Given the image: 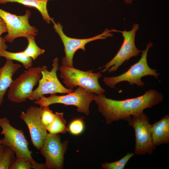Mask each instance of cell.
I'll list each match as a JSON object with an SVG mask.
<instances>
[{"label": "cell", "mask_w": 169, "mask_h": 169, "mask_svg": "<svg viewBox=\"0 0 169 169\" xmlns=\"http://www.w3.org/2000/svg\"><path fill=\"white\" fill-rule=\"evenodd\" d=\"M163 99L161 93L152 89L141 96L121 100L107 98L104 94L96 95L94 101L97 105L99 111L105 118L106 123L110 124L119 120L127 121L131 116L159 104Z\"/></svg>", "instance_id": "obj_1"}, {"label": "cell", "mask_w": 169, "mask_h": 169, "mask_svg": "<svg viewBox=\"0 0 169 169\" xmlns=\"http://www.w3.org/2000/svg\"><path fill=\"white\" fill-rule=\"evenodd\" d=\"M152 46L151 42L148 43L146 49L141 51V57L139 60L131 65L126 71L117 76L104 77L103 81L105 84L110 88H114L116 84L127 81L130 85L135 84L141 87L145 84L141 80L143 77L151 75L158 79L160 74L157 73L156 69L150 68L147 62L148 52Z\"/></svg>", "instance_id": "obj_2"}, {"label": "cell", "mask_w": 169, "mask_h": 169, "mask_svg": "<svg viewBox=\"0 0 169 169\" xmlns=\"http://www.w3.org/2000/svg\"><path fill=\"white\" fill-rule=\"evenodd\" d=\"M59 69V77L63 79L66 87L73 90L76 86L82 87L87 90L100 95L105 92L100 84L98 79L102 76L100 72L94 73L92 70L84 71L62 65Z\"/></svg>", "instance_id": "obj_3"}, {"label": "cell", "mask_w": 169, "mask_h": 169, "mask_svg": "<svg viewBox=\"0 0 169 169\" xmlns=\"http://www.w3.org/2000/svg\"><path fill=\"white\" fill-rule=\"evenodd\" d=\"M96 94L78 87L74 90L68 94L58 95H50L48 97L44 96L34 103L41 108L49 106L55 104H61L66 105H73L77 107V111L88 115L89 113V106L91 102L94 100Z\"/></svg>", "instance_id": "obj_4"}, {"label": "cell", "mask_w": 169, "mask_h": 169, "mask_svg": "<svg viewBox=\"0 0 169 169\" xmlns=\"http://www.w3.org/2000/svg\"><path fill=\"white\" fill-rule=\"evenodd\" d=\"M1 134L3 137L0 139V144L10 148L16 157L29 161L32 164L37 162L32 156V152L28 147V143L22 130L15 128L10 124L7 117L0 118Z\"/></svg>", "instance_id": "obj_5"}, {"label": "cell", "mask_w": 169, "mask_h": 169, "mask_svg": "<svg viewBox=\"0 0 169 169\" xmlns=\"http://www.w3.org/2000/svg\"><path fill=\"white\" fill-rule=\"evenodd\" d=\"M42 67H31L13 80L8 91V99L15 103L25 102L42 77Z\"/></svg>", "instance_id": "obj_6"}, {"label": "cell", "mask_w": 169, "mask_h": 169, "mask_svg": "<svg viewBox=\"0 0 169 169\" xmlns=\"http://www.w3.org/2000/svg\"><path fill=\"white\" fill-rule=\"evenodd\" d=\"M51 21L54 24V28L59 36L64 47V57L62 58V65L68 67H73V58L77 51L81 49L85 51V46L91 41L101 39H105L108 37H112L111 33L114 32V29H105L102 33L92 37L87 38H76L69 37L64 33L63 26L59 23H56L52 18Z\"/></svg>", "instance_id": "obj_7"}, {"label": "cell", "mask_w": 169, "mask_h": 169, "mask_svg": "<svg viewBox=\"0 0 169 169\" xmlns=\"http://www.w3.org/2000/svg\"><path fill=\"white\" fill-rule=\"evenodd\" d=\"M134 130L135 136V154H152L156 148L151 131V124L147 115L143 112L132 116L127 121Z\"/></svg>", "instance_id": "obj_8"}, {"label": "cell", "mask_w": 169, "mask_h": 169, "mask_svg": "<svg viewBox=\"0 0 169 169\" xmlns=\"http://www.w3.org/2000/svg\"><path fill=\"white\" fill-rule=\"evenodd\" d=\"M31 12L28 10L26 11L23 15L13 14L0 8V17L5 24L8 33L4 37L6 41L12 43L15 38L36 36L38 33L35 26H31L28 19Z\"/></svg>", "instance_id": "obj_9"}, {"label": "cell", "mask_w": 169, "mask_h": 169, "mask_svg": "<svg viewBox=\"0 0 169 169\" xmlns=\"http://www.w3.org/2000/svg\"><path fill=\"white\" fill-rule=\"evenodd\" d=\"M59 69L58 59L55 58L53 61L52 68L49 71L46 66L42 67V77L38 81L37 87L33 90L28 99L36 101L47 94L69 93L73 90L64 87L59 80L57 75Z\"/></svg>", "instance_id": "obj_10"}, {"label": "cell", "mask_w": 169, "mask_h": 169, "mask_svg": "<svg viewBox=\"0 0 169 169\" xmlns=\"http://www.w3.org/2000/svg\"><path fill=\"white\" fill-rule=\"evenodd\" d=\"M139 28V24L134 23L132 29L129 31L125 29L121 31L116 30V32L121 33L124 38L122 44L115 56L103 67L101 71L109 73L115 72L125 61L133 57L137 56L140 51L136 47L135 44L136 33Z\"/></svg>", "instance_id": "obj_11"}, {"label": "cell", "mask_w": 169, "mask_h": 169, "mask_svg": "<svg viewBox=\"0 0 169 169\" xmlns=\"http://www.w3.org/2000/svg\"><path fill=\"white\" fill-rule=\"evenodd\" d=\"M68 141L61 142L59 134L48 133L44 143L39 150L45 158V169L63 168L64 154L67 149Z\"/></svg>", "instance_id": "obj_12"}, {"label": "cell", "mask_w": 169, "mask_h": 169, "mask_svg": "<svg viewBox=\"0 0 169 169\" xmlns=\"http://www.w3.org/2000/svg\"><path fill=\"white\" fill-rule=\"evenodd\" d=\"M41 110L40 107L32 106L26 112L22 111L20 115V118L28 127L33 145L39 150L48 133L41 120Z\"/></svg>", "instance_id": "obj_13"}, {"label": "cell", "mask_w": 169, "mask_h": 169, "mask_svg": "<svg viewBox=\"0 0 169 169\" xmlns=\"http://www.w3.org/2000/svg\"><path fill=\"white\" fill-rule=\"evenodd\" d=\"M21 67V65L14 63L12 60H6L4 65L0 68V107L7 90L13 81V75Z\"/></svg>", "instance_id": "obj_14"}, {"label": "cell", "mask_w": 169, "mask_h": 169, "mask_svg": "<svg viewBox=\"0 0 169 169\" xmlns=\"http://www.w3.org/2000/svg\"><path fill=\"white\" fill-rule=\"evenodd\" d=\"M152 141L155 146L169 143V115H165L159 121L151 125Z\"/></svg>", "instance_id": "obj_15"}, {"label": "cell", "mask_w": 169, "mask_h": 169, "mask_svg": "<svg viewBox=\"0 0 169 169\" xmlns=\"http://www.w3.org/2000/svg\"><path fill=\"white\" fill-rule=\"evenodd\" d=\"M47 2L43 0H0V3L5 4L8 3H16L27 6L35 8L39 11L44 21L49 24L52 18H50L48 13Z\"/></svg>", "instance_id": "obj_16"}, {"label": "cell", "mask_w": 169, "mask_h": 169, "mask_svg": "<svg viewBox=\"0 0 169 169\" xmlns=\"http://www.w3.org/2000/svg\"><path fill=\"white\" fill-rule=\"evenodd\" d=\"M55 118L51 124L46 129L49 133L52 134H65L68 131L66 121L63 112H56Z\"/></svg>", "instance_id": "obj_17"}, {"label": "cell", "mask_w": 169, "mask_h": 169, "mask_svg": "<svg viewBox=\"0 0 169 169\" xmlns=\"http://www.w3.org/2000/svg\"><path fill=\"white\" fill-rule=\"evenodd\" d=\"M0 57H3L6 60L18 61L21 63L26 69H29L32 65L33 59L27 55L23 51L14 53L6 50L0 54Z\"/></svg>", "instance_id": "obj_18"}, {"label": "cell", "mask_w": 169, "mask_h": 169, "mask_svg": "<svg viewBox=\"0 0 169 169\" xmlns=\"http://www.w3.org/2000/svg\"><path fill=\"white\" fill-rule=\"evenodd\" d=\"M27 38L28 45L23 51L27 55L34 60L39 56L43 54L45 50L38 46L35 42V37L30 36L27 37Z\"/></svg>", "instance_id": "obj_19"}, {"label": "cell", "mask_w": 169, "mask_h": 169, "mask_svg": "<svg viewBox=\"0 0 169 169\" xmlns=\"http://www.w3.org/2000/svg\"><path fill=\"white\" fill-rule=\"evenodd\" d=\"M15 155L10 148L5 146L0 159V169H10L15 159Z\"/></svg>", "instance_id": "obj_20"}, {"label": "cell", "mask_w": 169, "mask_h": 169, "mask_svg": "<svg viewBox=\"0 0 169 169\" xmlns=\"http://www.w3.org/2000/svg\"><path fill=\"white\" fill-rule=\"evenodd\" d=\"M134 155V153H128L118 160L112 162L102 163L101 166L105 169H124L126 164Z\"/></svg>", "instance_id": "obj_21"}, {"label": "cell", "mask_w": 169, "mask_h": 169, "mask_svg": "<svg viewBox=\"0 0 169 169\" xmlns=\"http://www.w3.org/2000/svg\"><path fill=\"white\" fill-rule=\"evenodd\" d=\"M68 131L72 135L78 136L81 134L84 129L83 118L81 117L72 120L69 124Z\"/></svg>", "instance_id": "obj_22"}, {"label": "cell", "mask_w": 169, "mask_h": 169, "mask_svg": "<svg viewBox=\"0 0 169 169\" xmlns=\"http://www.w3.org/2000/svg\"><path fill=\"white\" fill-rule=\"evenodd\" d=\"M55 113L53 112L49 106L41 108L40 118L41 122L46 129L53 121Z\"/></svg>", "instance_id": "obj_23"}, {"label": "cell", "mask_w": 169, "mask_h": 169, "mask_svg": "<svg viewBox=\"0 0 169 169\" xmlns=\"http://www.w3.org/2000/svg\"><path fill=\"white\" fill-rule=\"evenodd\" d=\"M31 163L28 160L16 157L10 169H31Z\"/></svg>", "instance_id": "obj_24"}, {"label": "cell", "mask_w": 169, "mask_h": 169, "mask_svg": "<svg viewBox=\"0 0 169 169\" xmlns=\"http://www.w3.org/2000/svg\"><path fill=\"white\" fill-rule=\"evenodd\" d=\"M6 42L4 37H0V54L3 51L6 50L8 48Z\"/></svg>", "instance_id": "obj_25"}, {"label": "cell", "mask_w": 169, "mask_h": 169, "mask_svg": "<svg viewBox=\"0 0 169 169\" xmlns=\"http://www.w3.org/2000/svg\"><path fill=\"white\" fill-rule=\"evenodd\" d=\"M6 25L3 21H0V37L3 33L7 32Z\"/></svg>", "instance_id": "obj_26"}, {"label": "cell", "mask_w": 169, "mask_h": 169, "mask_svg": "<svg viewBox=\"0 0 169 169\" xmlns=\"http://www.w3.org/2000/svg\"><path fill=\"white\" fill-rule=\"evenodd\" d=\"M5 146L0 144V159L3 153Z\"/></svg>", "instance_id": "obj_27"}, {"label": "cell", "mask_w": 169, "mask_h": 169, "mask_svg": "<svg viewBox=\"0 0 169 169\" xmlns=\"http://www.w3.org/2000/svg\"><path fill=\"white\" fill-rule=\"evenodd\" d=\"M110 1L111 0H109ZM126 4H131L132 3L133 0H124Z\"/></svg>", "instance_id": "obj_28"}, {"label": "cell", "mask_w": 169, "mask_h": 169, "mask_svg": "<svg viewBox=\"0 0 169 169\" xmlns=\"http://www.w3.org/2000/svg\"><path fill=\"white\" fill-rule=\"evenodd\" d=\"M0 21H3L1 18L0 17Z\"/></svg>", "instance_id": "obj_29"}, {"label": "cell", "mask_w": 169, "mask_h": 169, "mask_svg": "<svg viewBox=\"0 0 169 169\" xmlns=\"http://www.w3.org/2000/svg\"><path fill=\"white\" fill-rule=\"evenodd\" d=\"M45 0V1H48L49 0Z\"/></svg>", "instance_id": "obj_30"}]
</instances>
